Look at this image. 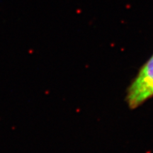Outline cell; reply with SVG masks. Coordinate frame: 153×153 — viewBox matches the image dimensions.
<instances>
[{
	"mask_svg": "<svg viewBox=\"0 0 153 153\" xmlns=\"http://www.w3.org/2000/svg\"><path fill=\"white\" fill-rule=\"evenodd\" d=\"M153 97V55L143 65L129 86L126 95V102L131 109L138 107Z\"/></svg>",
	"mask_w": 153,
	"mask_h": 153,
	"instance_id": "1",
	"label": "cell"
}]
</instances>
